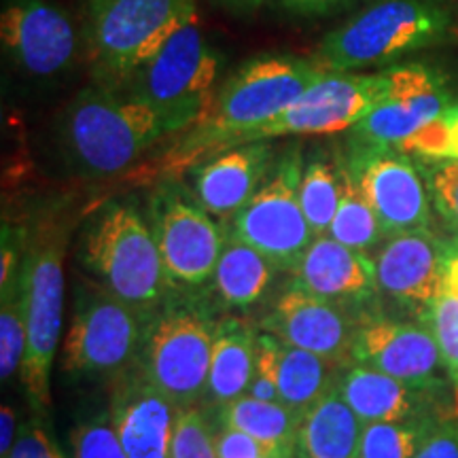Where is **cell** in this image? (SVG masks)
<instances>
[{
  "label": "cell",
  "mask_w": 458,
  "mask_h": 458,
  "mask_svg": "<svg viewBox=\"0 0 458 458\" xmlns=\"http://www.w3.org/2000/svg\"><path fill=\"white\" fill-rule=\"evenodd\" d=\"M337 164H340V159H337ZM340 179V206H337V213L331 221L327 233L340 244L348 246V249L368 255L371 249H376L386 238V232L380 219H377L374 206L369 204V199L359 189L357 181L352 179L351 172L344 168L342 164Z\"/></svg>",
  "instance_id": "obj_28"
},
{
  "label": "cell",
  "mask_w": 458,
  "mask_h": 458,
  "mask_svg": "<svg viewBox=\"0 0 458 458\" xmlns=\"http://www.w3.org/2000/svg\"><path fill=\"white\" fill-rule=\"evenodd\" d=\"M450 380L454 382V386H456V393H458V368L450 371Z\"/></svg>",
  "instance_id": "obj_43"
},
{
  "label": "cell",
  "mask_w": 458,
  "mask_h": 458,
  "mask_svg": "<svg viewBox=\"0 0 458 458\" xmlns=\"http://www.w3.org/2000/svg\"><path fill=\"white\" fill-rule=\"evenodd\" d=\"M433 427L427 420L374 422L360 435V458H414Z\"/></svg>",
  "instance_id": "obj_31"
},
{
  "label": "cell",
  "mask_w": 458,
  "mask_h": 458,
  "mask_svg": "<svg viewBox=\"0 0 458 458\" xmlns=\"http://www.w3.org/2000/svg\"><path fill=\"white\" fill-rule=\"evenodd\" d=\"M176 414L139 368L111 382L108 416L128 458H170Z\"/></svg>",
  "instance_id": "obj_19"
},
{
  "label": "cell",
  "mask_w": 458,
  "mask_h": 458,
  "mask_svg": "<svg viewBox=\"0 0 458 458\" xmlns=\"http://www.w3.org/2000/svg\"><path fill=\"white\" fill-rule=\"evenodd\" d=\"M17 433H20V428H17L15 410L4 403L0 410V458H9L17 442Z\"/></svg>",
  "instance_id": "obj_41"
},
{
  "label": "cell",
  "mask_w": 458,
  "mask_h": 458,
  "mask_svg": "<svg viewBox=\"0 0 458 458\" xmlns=\"http://www.w3.org/2000/svg\"><path fill=\"white\" fill-rule=\"evenodd\" d=\"M193 20L198 0H85L81 38L91 83L122 89Z\"/></svg>",
  "instance_id": "obj_3"
},
{
  "label": "cell",
  "mask_w": 458,
  "mask_h": 458,
  "mask_svg": "<svg viewBox=\"0 0 458 458\" xmlns=\"http://www.w3.org/2000/svg\"><path fill=\"white\" fill-rule=\"evenodd\" d=\"M303 159L301 145L278 153L259 191L232 219V236L266 255L280 272L293 270L314 240L300 202Z\"/></svg>",
  "instance_id": "obj_10"
},
{
  "label": "cell",
  "mask_w": 458,
  "mask_h": 458,
  "mask_svg": "<svg viewBox=\"0 0 458 458\" xmlns=\"http://www.w3.org/2000/svg\"><path fill=\"white\" fill-rule=\"evenodd\" d=\"M164 136L168 130L151 106L106 85L79 91L60 117L66 162L91 179L128 170Z\"/></svg>",
  "instance_id": "obj_2"
},
{
  "label": "cell",
  "mask_w": 458,
  "mask_h": 458,
  "mask_svg": "<svg viewBox=\"0 0 458 458\" xmlns=\"http://www.w3.org/2000/svg\"><path fill=\"white\" fill-rule=\"evenodd\" d=\"M286 9L301 15H323L334 13L337 9L348 7L354 0H280Z\"/></svg>",
  "instance_id": "obj_40"
},
{
  "label": "cell",
  "mask_w": 458,
  "mask_h": 458,
  "mask_svg": "<svg viewBox=\"0 0 458 458\" xmlns=\"http://www.w3.org/2000/svg\"><path fill=\"white\" fill-rule=\"evenodd\" d=\"M454 20L435 0H377L331 30L312 60L327 72H365L450 41Z\"/></svg>",
  "instance_id": "obj_4"
},
{
  "label": "cell",
  "mask_w": 458,
  "mask_h": 458,
  "mask_svg": "<svg viewBox=\"0 0 458 458\" xmlns=\"http://www.w3.org/2000/svg\"><path fill=\"white\" fill-rule=\"evenodd\" d=\"M0 43L4 55L32 79L62 77L79 47L71 17L49 0H4Z\"/></svg>",
  "instance_id": "obj_15"
},
{
  "label": "cell",
  "mask_w": 458,
  "mask_h": 458,
  "mask_svg": "<svg viewBox=\"0 0 458 458\" xmlns=\"http://www.w3.org/2000/svg\"><path fill=\"white\" fill-rule=\"evenodd\" d=\"M416 165L427 182L435 213L452 233V238L458 240V159L418 156Z\"/></svg>",
  "instance_id": "obj_32"
},
{
  "label": "cell",
  "mask_w": 458,
  "mask_h": 458,
  "mask_svg": "<svg viewBox=\"0 0 458 458\" xmlns=\"http://www.w3.org/2000/svg\"><path fill=\"white\" fill-rule=\"evenodd\" d=\"M414 458H458V420L435 427Z\"/></svg>",
  "instance_id": "obj_39"
},
{
  "label": "cell",
  "mask_w": 458,
  "mask_h": 458,
  "mask_svg": "<svg viewBox=\"0 0 458 458\" xmlns=\"http://www.w3.org/2000/svg\"><path fill=\"white\" fill-rule=\"evenodd\" d=\"M335 391L363 425H374L414 420L425 388L405 385L397 377L352 360V365H344L342 374H337Z\"/></svg>",
  "instance_id": "obj_22"
},
{
  "label": "cell",
  "mask_w": 458,
  "mask_h": 458,
  "mask_svg": "<svg viewBox=\"0 0 458 458\" xmlns=\"http://www.w3.org/2000/svg\"><path fill=\"white\" fill-rule=\"evenodd\" d=\"M388 72H327L276 119L246 134L240 145L283 136H329L351 131L382 100Z\"/></svg>",
  "instance_id": "obj_12"
},
{
  "label": "cell",
  "mask_w": 458,
  "mask_h": 458,
  "mask_svg": "<svg viewBox=\"0 0 458 458\" xmlns=\"http://www.w3.org/2000/svg\"><path fill=\"white\" fill-rule=\"evenodd\" d=\"M216 323L189 297H170L153 314L139 365L140 374L176 410L198 408L208 385Z\"/></svg>",
  "instance_id": "obj_8"
},
{
  "label": "cell",
  "mask_w": 458,
  "mask_h": 458,
  "mask_svg": "<svg viewBox=\"0 0 458 458\" xmlns=\"http://www.w3.org/2000/svg\"><path fill=\"white\" fill-rule=\"evenodd\" d=\"M223 55L208 43L199 20L181 28L122 91L151 106L168 134H182L206 117L215 100Z\"/></svg>",
  "instance_id": "obj_6"
},
{
  "label": "cell",
  "mask_w": 458,
  "mask_h": 458,
  "mask_svg": "<svg viewBox=\"0 0 458 458\" xmlns=\"http://www.w3.org/2000/svg\"><path fill=\"white\" fill-rule=\"evenodd\" d=\"M363 427L334 386L303 414L295 458H360Z\"/></svg>",
  "instance_id": "obj_24"
},
{
  "label": "cell",
  "mask_w": 458,
  "mask_h": 458,
  "mask_svg": "<svg viewBox=\"0 0 458 458\" xmlns=\"http://www.w3.org/2000/svg\"><path fill=\"white\" fill-rule=\"evenodd\" d=\"M156 314V312H153ZM153 314L108 293L105 286L81 284L62 342V371L72 380H111L139 365Z\"/></svg>",
  "instance_id": "obj_7"
},
{
  "label": "cell",
  "mask_w": 458,
  "mask_h": 458,
  "mask_svg": "<svg viewBox=\"0 0 458 458\" xmlns=\"http://www.w3.org/2000/svg\"><path fill=\"white\" fill-rule=\"evenodd\" d=\"M28 244L26 232L13 223H3V242H0V291L7 289L24 266Z\"/></svg>",
  "instance_id": "obj_37"
},
{
  "label": "cell",
  "mask_w": 458,
  "mask_h": 458,
  "mask_svg": "<svg viewBox=\"0 0 458 458\" xmlns=\"http://www.w3.org/2000/svg\"><path fill=\"white\" fill-rule=\"evenodd\" d=\"M79 259L108 293L142 312H157L172 297L153 229L134 204L113 199L96 210L81 233Z\"/></svg>",
  "instance_id": "obj_5"
},
{
  "label": "cell",
  "mask_w": 458,
  "mask_h": 458,
  "mask_svg": "<svg viewBox=\"0 0 458 458\" xmlns=\"http://www.w3.org/2000/svg\"><path fill=\"white\" fill-rule=\"evenodd\" d=\"M458 240H445L431 227L394 233L377 250V291L420 310L444 291Z\"/></svg>",
  "instance_id": "obj_16"
},
{
  "label": "cell",
  "mask_w": 458,
  "mask_h": 458,
  "mask_svg": "<svg viewBox=\"0 0 458 458\" xmlns=\"http://www.w3.org/2000/svg\"><path fill=\"white\" fill-rule=\"evenodd\" d=\"M9 458H64L38 420H30L17 433Z\"/></svg>",
  "instance_id": "obj_38"
},
{
  "label": "cell",
  "mask_w": 458,
  "mask_h": 458,
  "mask_svg": "<svg viewBox=\"0 0 458 458\" xmlns=\"http://www.w3.org/2000/svg\"><path fill=\"white\" fill-rule=\"evenodd\" d=\"M337 159L374 206L386 236L431 227V198L410 153L346 142V153Z\"/></svg>",
  "instance_id": "obj_13"
},
{
  "label": "cell",
  "mask_w": 458,
  "mask_h": 458,
  "mask_svg": "<svg viewBox=\"0 0 458 458\" xmlns=\"http://www.w3.org/2000/svg\"><path fill=\"white\" fill-rule=\"evenodd\" d=\"M71 458H128L108 411H96L77 422L68 435Z\"/></svg>",
  "instance_id": "obj_33"
},
{
  "label": "cell",
  "mask_w": 458,
  "mask_h": 458,
  "mask_svg": "<svg viewBox=\"0 0 458 458\" xmlns=\"http://www.w3.org/2000/svg\"><path fill=\"white\" fill-rule=\"evenodd\" d=\"M148 225L174 289H196L213 280L227 236L181 182H159L148 204Z\"/></svg>",
  "instance_id": "obj_11"
},
{
  "label": "cell",
  "mask_w": 458,
  "mask_h": 458,
  "mask_svg": "<svg viewBox=\"0 0 458 458\" xmlns=\"http://www.w3.org/2000/svg\"><path fill=\"white\" fill-rule=\"evenodd\" d=\"M303 416L297 414L289 405L278 401H261L249 394L216 410L219 427L238 428L257 442L270 445L276 452L295 454L297 435H300Z\"/></svg>",
  "instance_id": "obj_26"
},
{
  "label": "cell",
  "mask_w": 458,
  "mask_h": 458,
  "mask_svg": "<svg viewBox=\"0 0 458 458\" xmlns=\"http://www.w3.org/2000/svg\"><path fill=\"white\" fill-rule=\"evenodd\" d=\"M325 74L327 71L312 57L291 54L250 57L223 81L202 122L179 134L159 159V170L196 168L215 153L238 147L246 134L276 119Z\"/></svg>",
  "instance_id": "obj_1"
},
{
  "label": "cell",
  "mask_w": 458,
  "mask_h": 458,
  "mask_svg": "<svg viewBox=\"0 0 458 458\" xmlns=\"http://www.w3.org/2000/svg\"><path fill=\"white\" fill-rule=\"evenodd\" d=\"M352 360L416 388H433L445 369L442 351L427 325L374 318L360 323L352 342Z\"/></svg>",
  "instance_id": "obj_18"
},
{
  "label": "cell",
  "mask_w": 458,
  "mask_h": 458,
  "mask_svg": "<svg viewBox=\"0 0 458 458\" xmlns=\"http://www.w3.org/2000/svg\"><path fill=\"white\" fill-rule=\"evenodd\" d=\"M170 458H219L213 428L199 408L179 410L176 414Z\"/></svg>",
  "instance_id": "obj_34"
},
{
  "label": "cell",
  "mask_w": 458,
  "mask_h": 458,
  "mask_svg": "<svg viewBox=\"0 0 458 458\" xmlns=\"http://www.w3.org/2000/svg\"><path fill=\"white\" fill-rule=\"evenodd\" d=\"M257 334L249 325L236 318H223L216 323L213 359H210L208 385L204 403L208 408H223L249 393L255 371Z\"/></svg>",
  "instance_id": "obj_23"
},
{
  "label": "cell",
  "mask_w": 458,
  "mask_h": 458,
  "mask_svg": "<svg viewBox=\"0 0 458 458\" xmlns=\"http://www.w3.org/2000/svg\"><path fill=\"white\" fill-rule=\"evenodd\" d=\"M219 3L225 4L227 9H236V11H250L261 7L266 0H219Z\"/></svg>",
  "instance_id": "obj_42"
},
{
  "label": "cell",
  "mask_w": 458,
  "mask_h": 458,
  "mask_svg": "<svg viewBox=\"0 0 458 458\" xmlns=\"http://www.w3.org/2000/svg\"><path fill=\"white\" fill-rule=\"evenodd\" d=\"M278 391L284 405L303 416L335 386L340 365L278 340Z\"/></svg>",
  "instance_id": "obj_27"
},
{
  "label": "cell",
  "mask_w": 458,
  "mask_h": 458,
  "mask_svg": "<svg viewBox=\"0 0 458 458\" xmlns=\"http://www.w3.org/2000/svg\"><path fill=\"white\" fill-rule=\"evenodd\" d=\"M386 72L385 96L363 122L348 131V142L399 148L454 105L445 77L431 66H388Z\"/></svg>",
  "instance_id": "obj_14"
},
{
  "label": "cell",
  "mask_w": 458,
  "mask_h": 458,
  "mask_svg": "<svg viewBox=\"0 0 458 458\" xmlns=\"http://www.w3.org/2000/svg\"><path fill=\"white\" fill-rule=\"evenodd\" d=\"M280 272L266 255L229 233L213 274L215 293L232 308H249L270 289Z\"/></svg>",
  "instance_id": "obj_25"
},
{
  "label": "cell",
  "mask_w": 458,
  "mask_h": 458,
  "mask_svg": "<svg viewBox=\"0 0 458 458\" xmlns=\"http://www.w3.org/2000/svg\"><path fill=\"white\" fill-rule=\"evenodd\" d=\"M216 444V456L219 458H266V456H291L286 452H276L270 445L257 442L255 437L246 435L238 428L221 427L219 433L215 435Z\"/></svg>",
  "instance_id": "obj_36"
},
{
  "label": "cell",
  "mask_w": 458,
  "mask_h": 458,
  "mask_svg": "<svg viewBox=\"0 0 458 458\" xmlns=\"http://www.w3.org/2000/svg\"><path fill=\"white\" fill-rule=\"evenodd\" d=\"M26 289L21 270L0 291V377L7 382L21 369L26 354Z\"/></svg>",
  "instance_id": "obj_30"
},
{
  "label": "cell",
  "mask_w": 458,
  "mask_h": 458,
  "mask_svg": "<svg viewBox=\"0 0 458 458\" xmlns=\"http://www.w3.org/2000/svg\"><path fill=\"white\" fill-rule=\"evenodd\" d=\"M420 157L458 159V102L399 147Z\"/></svg>",
  "instance_id": "obj_35"
},
{
  "label": "cell",
  "mask_w": 458,
  "mask_h": 458,
  "mask_svg": "<svg viewBox=\"0 0 458 458\" xmlns=\"http://www.w3.org/2000/svg\"><path fill=\"white\" fill-rule=\"evenodd\" d=\"M276 157L272 140L215 153L191 168V193L216 219H233L266 182Z\"/></svg>",
  "instance_id": "obj_20"
},
{
  "label": "cell",
  "mask_w": 458,
  "mask_h": 458,
  "mask_svg": "<svg viewBox=\"0 0 458 458\" xmlns=\"http://www.w3.org/2000/svg\"><path fill=\"white\" fill-rule=\"evenodd\" d=\"M68 233L49 227L28 244L21 276L26 289V354L21 385L37 408L51 405V371L62 334L64 314V257Z\"/></svg>",
  "instance_id": "obj_9"
},
{
  "label": "cell",
  "mask_w": 458,
  "mask_h": 458,
  "mask_svg": "<svg viewBox=\"0 0 458 458\" xmlns=\"http://www.w3.org/2000/svg\"><path fill=\"white\" fill-rule=\"evenodd\" d=\"M266 334L335 365L352 360V342L359 325L344 303L325 300L291 283L261 318Z\"/></svg>",
  "instance_id": "obj_17"
},
{
  "label": "cell",
  "mask_w": 458,
  "mask_h": 458,
  "mask_svg": "<svg viewBox=\"0 0 458 458\" xmlns=\"http://www.w3.org/2000/svg\"><path fill=\"white\" fill-rule=\"evenodd\" d=\"M340 164L329 153L314 151L303 159L300 202L314 238L329 232L331 221L340 206Z\"/></svg>",
  "instance_id": "obj_29"
},
{
  "label": "cell",
  "mask_w": 458,
  "mask_h": 458,
  "mask_svg": "<svg viewBox=\"0 0 458 458\" xmlns=\"http://www.w3.org/2000/svg\"><path fill=\"white\" fill-rule=\"evenodd\" d=\"M293 284L337 303L368 301L377 293L376 263L325 233L312 240L291 270Z\"/></svg>",
  "instance_id": "obj_21"
}]
</instances>
